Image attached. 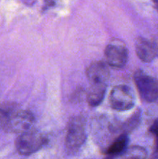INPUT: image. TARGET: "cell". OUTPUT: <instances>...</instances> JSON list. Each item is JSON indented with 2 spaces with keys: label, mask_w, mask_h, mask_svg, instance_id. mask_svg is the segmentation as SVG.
<instances>
[{
  "label": "cell",
  "mask_w": 158,
  "mask_h": 159,
  "mask_svg": "<svg viewBox=\"0 0 158 159\" xmlns=\"http://www.w3.org/2000/svg\"><path fill=\"white\" fill-rule=\"evenodd\" d=\"M136 55L143 62H150L158 55V47L155 42L144 37H139L135 43Z\"/></svg>",
  "instance_id": "7"
},
{
  "label": "cell",
  "mask_w": 158,
  "mask_h": 159,
  "mask_svg": "<svg viewBox=\"0 0 158 159\" xmlns=\"http://www.w3.org/2000/svg\"><path fill=\"white\" fill-rule=\"evenodd\" d=\"M149 131L154 136L158 135V119H156L154 122L153 123L151 126H150Z\"/></svg>",
  "instance_id": "13"
},
{
  "label": "cell",
  "mask_w": 158,
  "mask_h": 159,
  "mask_svg": "<svg viewBox=\"0 0 158 159\" xmlns=\"http://www.w3.org/2000/svg\"><path fill=\"white\" fill-rule=\"evenodd\" d=\"M152 2H153V5H154L155 9H156V11L158 12V0H152Z\"/></svg>",
  "instance_id": "15"
},
{
  "label": "cell",
  "mask_w": 158,
  "mask_h": 159,
  "mask_svg": "<svg viewBox=\"0 0 158 159\" xmlns=\"http://www.w3.org/2000/svg\"><path fill=\"white\" fill-rule=\"evenodd\" d=\"M128 140V136L125 133L121 134L105 151V155H109V156H117L122 154L127 148Z\"/></svg>",
  "instance_id": "10"
},
{
  "label": "cell",
  "mask_w": 158,
  "mask_h": 159,
  "mask_svg": "<svg viewBox=\"0 0 158 159\" xmlns=\"http://www.w3.org/2000/svg\"><path fill=\"white\" fill-rule=\"evenodd\" d=\"M0 107L6 113L2 127L6 132L20 134L33 129L35 118L31 112L20 110L14 104H5Z\"/></svg>",
  "instance_id": "1"
},
{
  "label": "cell",
  "mask_w": 158,
  "mask_h": 159,
  "mask_svg": "<svg viewBox=\"0 0 158 159\" xmlns=\"http://www.w3.org/2000/svg\"><path fill=\"white\" fill-rule=\"evenodd\" d=\"M86 75L91 84H106L109 78V70L103 61H94L87 68Z\"/></svg>",
  "instance_id": "8"
},
{
  "label": "cell",
  "mask_w": 158,
  "mask_h": 159,
  "mask_svg": "<svg viewBox=\"0 0 158 159\" xmlns=\"http://www.w3.org/2000/svg\"><path fill=\"white\" fill-rule=\"evenodd\" d=\"M134 82L143 100L147 102H153L157 100V79L139 70L135 72Z\"/></svg>",
  "instance_id": "3"
},
{
  "label": "cell",
  "mask_w": 158,
  "mask_h": 159,
  "mask_svg": "<svg viewBox=\"0 0 158 159\" xmlns=\"http://www.w3.org/2000/svg\"><path fill=\"white\" fill-rule=\"evenodd\" d=\"M5 120H6V113L3 111L2 109L0 107V128H2L3 127Z\"/></svg>",
  "instance_id": "14"
},
{
  "label": "cell",
  "mask_w": 158,
  "mask_h": 159,
  "mask_svg": "<svg viewBox=\"0 0 158 159\" xmlns=\"http://www.w3.org/2000/svg\"><path fill=\"white\" fill-rule=\"evenodd\" d=\"M139 121H140V113L137 112V113H134V114L132 116V117H130L128 120L125 122V130L127 132L130 131V130H133V129L136 128L138 126V124H139Z\"/></svg>",
  "instance_id": "12"
},
{
  "label": "cell",
  "mask_w": 158,
  "mask_h": 159,
  "mask_svg": "<svg viewBox=\"0 0 158 159\" xmlns=\"http://www.w3.org/2000/svg\"><path fill=\"white\" fill-rule=\"evenodd\" d=\"M111 107L118 111H126L134 107L135 98L133 91L125 85H119L112 89L109 95Z\"/></svg>",
  "instance_id": "4"
},
{
  "label": "cell",
  "mask_w": 158,
  "mask_h": 159,
  "mask_svg": "<svg viewBox=\"0 0 158 159\" xmlns=\"http://www.w3.org/2000/svg\"><path fill=\"white\" fill-rule=\"evenodd\" d=\"M86 139L85 120L81 116H75L70 120L67 130L65 144L70 150H77Z\"/></svg>",
  "instance_id": "5"
},
{
  "label": "cell",
  "mask_w": 158,
  "mask_h": 159,
  "mask_svg": "<svg viewBox=\"0 0 158 159\" xmlns=\"http://www.w3.org/2000/svg\"><path fill=\"white\" fill-rule=\"evenodd\" d=\"M106 91V84H91L87 93V102L92 107H98L102 103Z\"/></svg>",
  "instance_id": "9"
},
{
  "label": "cell",
  "mask_w": 158,
  "mask_h": 159,
  "mask_svg": "<svg viewBox=\"0 0 158 159\" xmlns=\"http://www.w3.org/2000/svg\"><path fill=\"white\" fill-rule=\"evenodd\" d=\"M105 57L107 64L112 68H123L128 61V50L123 42L115 40L105 48Z\"/></svg>",
  "instance_id": "6"
},
{
  "label": "cell",
  "mask_w": 158,
  "mask_h": 159,
  "mask_svg": "<svg viewBox=\"0 0 158 159\" xmlns=\"http://www.w3.org/2000/svg\"><path fill=\"white\" fill-rule=\"evenodd\" d=\"M47 143V139L42 134L31 129L20 134L15 141L16 150L22 155H30L38 152Z\"/></svg>",
  "instance_id": "2"
},
{
  "label": "cell",
  "mask_w": 158,
  "mask_h": 159,
  "mask_svg": "<svg viewBox=\"0 0 158 159\" xmlns=\"http://www.w3.org/2000/svg\"><path fill=\"white\" fill-rule=\"evenodd\" d=\"M119 155L121 159H146L147 157V152L144 148L140 146H131L126 148Z\"/></svg>",
  "instance_id": "11"
}]
</instances>
